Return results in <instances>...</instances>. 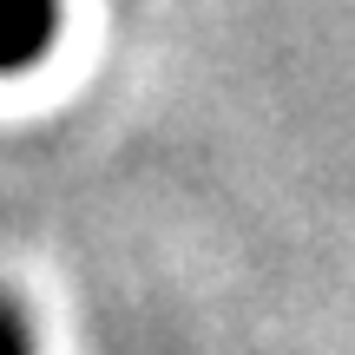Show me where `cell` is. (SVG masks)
<instances>
[{"label": "cell", "instance_id": "6da1fadb", "mask_svg": "<svg viewBox=\"0 0 355 355\" xmlns=\"http://www.w3.org/2000/svg\"><path fill=\"white\" fill-rule=\"evenodd\" d=\"M60 0H0V73H26L53 53Z\"/></svg>", "mask_w": 355, "mask_h": 355}, {"label": "cell", "instance_id": "7a4b0ae2", "mask_svg": "<svg viewBox=\"0 0 355 355\" xmlns=\"http://www.w3.org/2000/svg\"><path fill=\"white\" fill-rule=\"evenodd\" d=\"M0 355H33V329H26V309L0 290Z\"/></svg>", "mask_w": 355, "mask_h": 355}]
</instances>
